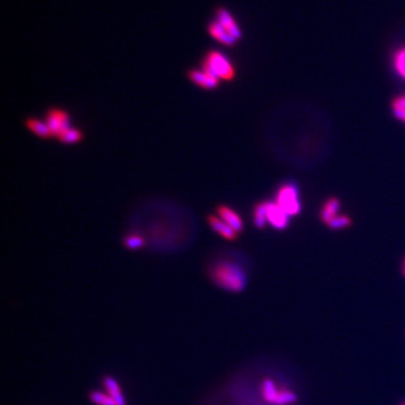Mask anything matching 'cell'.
Masks as SVG:
<instances>
[{"mask_svg":"<svg viewBox=\"0 0 405 405\" xmlns=\"http://www.w3.org/2000/svg\"><path fill=\"white\" fill-rule=\"evenodd\" d=\"M404 267H405V260H404Z\"/></svg>","mask_w":405,"mask_h":405,"instance_id":"24","label":"cell"},{"mask_svg":"<svg viewBox=\"0 0 405 405\" xmlns=\"http://www.w3.org/2000/svg\"><path fill=\"white\" fill-rule=\"evenodd\" d=\"M216 16H217L216 21H217L219 24L224 27V28L235 38V40L241 38V35H242L241 30L240 28H239L237 23H235L232 15H231L229 11L224 8H218L217 11H216Z\"/></svg>","mask_w":405,"mask_h":405,"instance_id":"7","label":"cell"},{"mask_svg":"<svg viewBox=\"0 0 405 405\" xmlns=\"http://www.w3.org/2000/svg\"><path fill=\"white\" fill-rule=\"evenodd\" d=\"M208 223L213 227L215 232H217L221 237L227 239V240H234V239H237L238 233L235 232L233 229H231L223 219L217 217V216H208Z\"/></svg>","mask_w":405,"mask_h":405,"instance_id":"10","label":"cell"},{"mask_svg":"<svg viewBox=\"0 0 405 405\" xmlns=\"http://www.w3.org/2000/svg\"><path fill=\"white\" fill-rule=\"evenodd\" d=\"M400 405H405V401H404V402H402V403H401Z\"/></svg>","mask_w":405,"mask_h":405,"instance_id":"23","label":"cell"},{"mask_svg":"<svg viewBox=\"0 0 405 405\" xmlns=\"http://www.w3.org/2000/svg\"><path fill=\"white\" fill-rule=\"evenodd\" d=\"M212 278L219 287L230 292H241L246 284V276L243 269L232 262H222L212 270Z\"/></svg>","mask_w":405,"mask_h":405,"instance_id":"1","label":"cell"},{"mask_svg":"<svg viewBox=\"0 0 405 405\" xmlns=\"http://www.w3.org/2000/svg\"><path fill=\"white\" fill-rule=\"evenodd\" d=\"M45 123L49 126L53 136L59 137L65 131L71 129L70 116H69L67 111L59 109V108H53V109L48 111Z\"/></svg>","mask_w":405,"mask_h":405,"instance_id":"4","label":"cell"},{"mask_svg":"<svg viewBox=\"0 0 405 405\" xmlns=\"http://www.w3.org/2000/svg\"><path fill=\"white\" fill-rule=\"evenodd\" d=\"M208 32L212 36H213L216 41H218L219 43L231 46L235 44L237 40L231 35V34L227 32V30L223 27L217 21L212 22L210 26H208Z\"/></svg>","mask_w":405,"mask_h":405,"instance_id":"9","label":"cell"},{"mask_svg":"<svg viewBox=\"0 0 405 405\" xmlns=\"http://www.w3.org/2000/svg\"><path fill=\"white\" fill-rule=\"evenodd\" d=\"M351 224V219L347 215H337L331 221L329 224L331 229L333 230H340L343 227H347Z\"/></svg>","mask_w":405,"mask_h":405,"instance_id":"16","label":"cell"},{"mask_svg":"<svg viewBox=\"0 0 405 405\" xmlns=\"http://www.w3.org/2000/svg\"><path fill=\"white\" fill-rule=\"evenodd\" d=\"M90 397H91L92 402H95L96 404H98V405H116L115 401L111 399V396L105 395V394H103V393H100V392L91 393Z\"/></svg>","mask_w":405,"mask_h":405,"instance_id":"17","label":"cell"},{"mask_svg":"<svg viewBox=\"0 0 405 405\" xmlns=\"http://www.w3.org/2000/svg\"><path fill=\"white\" fill-rule=\"evenodd\" d=\"M394 67L397 73L405 79V48L397 51L394 55Z\"/></svg>","mask_w":405,"mask_h":405,"instance_id":"15","label":"cell"},{"mask_svg":"<svg viewBox=\"0 0 405 405\" xmlns=\"http://www.w3.org/2000/svg\"><path fill=\"white\" fill-rule=\"evenodd\" d=\"M394 115L396 116V118L401 119V121H403L405 123V110L403 109H394Z\"/></svg>","mask_w":405,"mask_h":405,"instance_id":"21","label":"cell"},{"mask_svg":"<svg viewBox=\"0 0 405 405\" xmlns=\"http://www.w3.org/2000/svg\"><path fill=\"white\" fill-rule=\"evenodd\" d=\"M81 138H82V133L80 132L79 130L77 129H71L65 131L64 133H62L59 136V140L61 142H63L65 144H71V143H77L79 142Z\"/></svg>","mask_w":405,"mask_h":405,"instance_id":"14","label":"cell"},{"mask_svg":"<svg viewBox=\"0 0 405 405\" xmlns=\"http://www.w3.org/2000/svg\"><path fill=\"white\" fill-rule=\"evenodd\" d=\"M393 110L394 109H403L405 110V95L400 96V97H396L393 100Z\"/></svg>","mask_w":405,"mask_h":405,"instance_id":"20","label":"cell"},{"mask_svg":"<svg viewBox=\"0 0 405 405\" xmlns=\"http://www.w3.org/2000/svg\"><path fill=\"white\" fill-rule=\"evenodd\" d=\"M276 203L288 216L297 215L302 207L298 198V189L293 184L283 185L277 191Z\"/></svg>","mask_w":405,"mask_h":405,"instance_id":"3","label":"cell"},{"mask_svg":"<svg viewBox=\"0 0 405 405\" xmlns=\"http://www.w3.org/2000/svg\"><path fill=\"white\" fill-rule=\"evenodd\" d=\"M26 125L33 133H35L36 135H38V136L44 137V138L53 136L51 131H50L49 129V126L46 125V123L38 121V119L28 118L26 121Z\"/></svg>","mask_w":405,"mask_h":405,"instance_id":"12","label":"cell"},{"mask_svg":"<svg viewBox=\"0 0 405 405\" xmlns=\"http://www.w3.org/2000/svg\"><path fill=\"white\" fill-rule=\"evenodd\" d=\"M253 221L254 224L259 229L265 227L267 222V213H266V203L258 204L253 211Z\"/></svg>","mask_w":405,"mask_h":405,"instance_id":"13","label":"cell"},{"mask_svg":"<svg viewBox=\"0 0 405 405\" xmlns=\"http://www.w3.org/2000/svg\"><path fill=\"white\" fill-rule=\"evenodd\" d=\"M266 213H267V221L275 229L283 230L288 225L289 216L281 210L276 202H266Z\"/></svg>","mask_w":405,"mask_h":405,"instance_id":"5","label":"cell"},{"mask_svg":"<svg viewBox=\"0 0 405 405\" xmlns=\"http://www.w3.org/2000/svg\"><path fill=\"white\" fill-rule=\"evenodd\" d=\"M143 239L138 235H130L125 239V245L130 249H138L143 245Z\"/></svg>","mask_w":405,"mask_h":405,"instance_id":"18","label":"cell"},{"mask_svg":"<svg viewBox=\"0 0 405 405\" xmlns=\"http://www.w3.org/2000/svg\"><path fill=\"white\" fill-rule=\"evenodd\" d=\"M189 79L197 86L204 88V89H214L218 86L219 79L216 78L213 75L204 70H191L188 73Z\"/></svg>","mask_w":405,"mask_h":405,"instance_id":"6","label":"cell"},{"mask_svg":"<svg viewBox=\"0 0 405 405\" xmlns=\"http://www.w3.org/2000/svg\"><path fill=\"white\" fill-rule=\"evenodd\" d=\"M203 70L213 75L219 80H232L235 70L231 61L218 51H210L203 61Z\"/></svg>","mask_w":405,"mask_h":405,"instance_id":"2","label":"cell"},{"mask_svg":"<svg viewBox=\"0 0 405 405\" xmlns=\"http://www.w3.org/2000/svg\"><path fill=\"white\" fill-rule=\"evenodd\" d=\"M403 275H404V277H405V267H403Z\"/></svg>","mask_w":405,"mask_h":405,"instance_id":"22","label":"cell"},{"mask_svg":"<svg viewBox=\"0 0 405 405\" xmlns=\"http://www.w3.org/2000/svg\"><path fill=\"white\" fill-rule=\"evenodd\" d=\"M339 207H340V202H339L338 198L332 197V198L327 199L321 211L322 221L324 223H326V224H329V223L332 221L335 216H337Z\"/></svg>","mask_w":405,"mask_h":405,"instance_id":"11","label":"cell"},{"mask_svg":"<svg viewBox=\"0 0 405 405\" xmlns=\"http://www.w3.org/2000/svg\"><path fill=\"white\" fill-rule=\"evenodd\" d=\"M217 213L219 218L223 219L231 229H233L237 233H240L243 230V221L237 212L231 210L229 206H219L217 208Z\"/></svg>","mask_w":405,"mask_h":405,"instance_id":"8","label":"cell"},{"mask_svg":"<svg viewBox=\"0 0 405 405\" xmlns=\"http://www.w3.org/2000/svg\"><path fill=\"white\" fill-rule=\"evenodd\" d=\"M104 385H105L108 394L121 392V389H119V385L117 384L116 380L113 379V378H110V377L105 378V380H104Z\"/></svg>","mask_w":405,"mask_h":405,"instance_id":"19","label":"cell"}]
</instances>
